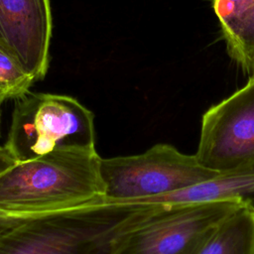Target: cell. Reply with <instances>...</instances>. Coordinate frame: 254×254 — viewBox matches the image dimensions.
Segmentation results:
<instances>
[{
  "label": "cell",
  "instance_id": "obj_12",
  "mask_svg": "<svg viewBox=\"0 0 254 254\" xmlns=\"http://www.w3.org/2000/svg\"><path fill=\"white\" fill-rule=\"evenodd\" d=\"M17 162L18 161L15 159V157L5 145L0 146V174Z\"/></svg>",
  "mask_w": 254,
  "mask_h": 254
},
{
  "label": "cell",
  "instance_id": "obj_3",
  "mask_svg": "<svg viewBox=\"0 0 254 254\" xmlns=\"http://www.w3.org/2000/svg\"><path fill=\"white\" fill-rule=\"evenodd\" d=\"M5 146L18 162L60 149H95L94 115L71 96L30 91L15 100Z\"/></svg>",
  "mask_w": 254,
  "mask_h": 254
},
{
  "label": "cell",
  "instance_id": "obj_1",
  "mask_svg": "<svg viewBox=\"0 0 254 254\" xmlns=\"http://www.w3.org/2000/svg\"><path fill=\"white\" fill-rule=\"evenodd\" d=\"M151 203L108 201L10 220L0 226V254H117Z\"/></svg>",
  "mask_w": 254,
  "mask_h": 254
},
{
  "label": "cell",
  "instance_id": "obj_2",
  "mask_svg": "<svg viewBox=\"0 0 254 254\" xmlns=\"http://www.w3.org/2000/svg\"><path fill=\"white\" fill-rule=\"evenodd\" d=\"M95 149H60L0 174V220H16L104 200Z\"/></svg>",
  "mask_w": 254,
  "mask_h": 254
},
{
  "label": "cell",
  "instance_id": "obj_4",
  "mask_svg": "<svg viewBox=\"0 0 254 254\" xmlns=\"http://www.w3.org/2000/svg\"><path fill=\"white\" fill-rule=\"evenodd\" d=\"M100 177L104 200L138 201L167 194L220 173L201 166L193 155L160 143L144 153L101 158Z\"/></svg>",
  "mask_w": 254,
  "mask_h": 254
},
{
  "label": "cell",
  "instance_id": "obj_14",
  "mask_svg": "<svg viewBox=\"0 0 254 254\" xmlns=\"http://www.w3.org/2000/svg\"><path fill=\"white\" fill-rule=\"evenodd\" d=\"M0 123H1V111H0Z\"/></svg>",
  "mask_w": 254,
  "mask_h": 254
},
{
  "label": "cell",
  "instance_id": "obj_9",
  "mask_svg": "<svg viewBox=\"0 0 254 254\" xmlns=\"http://www.w3.org/2000/svg\"><path fill=\"white\" fill-rule=\"evenodd\" d=\"M229 57L254 76V0H212Z\"/></svg>",
  "mask_w": 254,
  "mask_h": 254
},
{
  "label": "cell",
  "instance_id": "obj_5",
  "mask_svg": "<svg viewBox=\"0 0 254 254\" xmlns=\"http://www.w3.org/2000/svg\"><path fill=\"white\" fill-rule=\"evenodd\" d=\"M154 205L152 214L128 233L117 254H192L219 222L243 206L237 202Z\"/></svg>",
  "mask_w": 254,
  "mask_h": 254
},
{
  "label": "cell",
  "instance_id": "obj_7",
  "mask_svg": "<svg viewBox=\"0 0 254 254\" xmlns=\"http://www.w3.org/2000/svg\"><path fill=\"white\" fill-rule=\"evenodd\" d=\"M52 28L50 0H0V46L36 81L48 71Z\"/></svg>",
  "mask_w": 254,
  "mask_h": 254
},
{
  "label": "cell",
  "instance_id": "obj_11",
  "mask_svg": "<svg viewBox=\"0 0 254 254\" xmlns=\"http://www.w3.org/2000/svg\"><path fill=\"white\" fill-rule=\"evenodd\" d=\"M35 82L18 60L0 46V106L4 101L16 100L30 92Z\"/></svg>",
  "mask_w": 254,
  "mask_h": 254
},
{
  "label": "cell",
  "instance_id": "obj_13",
  "mask_svg": "<svg viewBox=\"0 0 254 254\" xmlns=\"http://www.w3.org/2000/svg\"><path fill=\"white\" fill-rule=\"evenodd\" d=\"M6 222H8V221H4V220H0V226L2 225V224H4V223H6Z\"/></svg>",
  "mask_w": 254,
  "mask_h": 254
},
{
  "label": "cell",
  "instance_id": "obj_8",
  "mask_svg": "<svg viewBox=\"0 0 254 254\" xmlns=\"http://www.w3.org/2000/svg\"><path fill=\"white\" fill-rule=\"evenodd\" d=\"M163 206L237 202L254 211V164L189 186L179 190L138 201Z\"/></svg>",
  "mask_w": 254,
  "mask_h": 254
},
{
  "label": "cell",
  "instance_id": "obj_10",
  "mask_svg": "<svg viewBox=\"0 0 254 254\" xmlns=\"http://www.w3.org/2000/svg\"><path fill=\"white\" fill-rule=\"evenodd\" d=\"M192 254H254V211L241 206L219 222Z\"/></svg>",
  "mask_w": 254,
  "mask_h": 254
},
{
  "label": "cell",
  "instance_id": "obj_6",
  "mask_svg": "<svg viewBox=\"0 0 254 254\" xmlns=\"http://www.w3.org/2000/svg\"><path fill=\"white\" fill-rule=\"evenodd\" d=\"M194 156L217 173L254 164V76L204 112Z\"/></svg>",
  "mask_w": 254,
  "mask_h": 254
}]
</instances>
